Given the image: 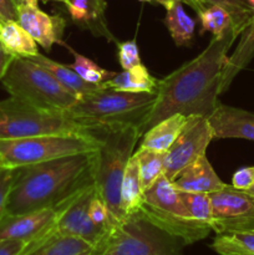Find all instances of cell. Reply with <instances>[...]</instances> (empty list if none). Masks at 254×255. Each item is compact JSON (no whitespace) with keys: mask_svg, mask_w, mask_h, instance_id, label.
I'll return each instance as SVG.
<instances>
[{"mask_svg":"<svg viewBox=\"0 0 254 255\" xmlns=\"http://www.w3.org/2000/svg\"><path fill=\"white\" fill-rule=\"evenodd\" d=\"M239 35L232 29L222 36L213 37L198 56L158 80L156 104L142 126V136L157 122L174 114L207 119L213 114L219 104L228 51Z\"/></svg>","mask_w":254,"mask_h":255,"instance_id":"1","label":"cell"},{"mask_svg":"<svg viewBox=\"0 0 254 255\" xmlns=\"http://www.w3.org/2000/svg\"><path fill=\"white\" fill-rule=\"evenodd\" d=\"M96 151L17 168L5 214L16 216L56 206L94 186Z\"/></svg>","mask_w":254,"mask_h":255,"instance_id":"2","label":"cell"},{"mask_svg":"<svg viewBox=\"0 0 254 255\" xmlns=\"http://www.w3.org/2000/svg\"><path fill=\"white\" fill-rule=\"evenodd\" d=\"M90 132L100 142L95 162V187L109 209L114 227L126 219L121 211V184L141 132L134 125L96 127Z\"/></svg>","mask_w":254,"mask_h":255,"instance_id":"3","label":"cell"},{"mask_svg":"<svg viewBox=\"0 0 254 255\" xmlns=\"http://www.w3.org/2000/svg\"><path fill=\"white\" fill-rule=\"evenodd\" d=\"M156 100L157 92H125L104 86L96 92L82 96L66 112L89 129L134 125L141 132Z\"/></svg>","mask_w":254,"mask_h":255,"instance_id":"4","label":"cell"},{"mask_svg":"<svg viewBox=\"0 0 254 255\" xmlns=\"http://www.w3.org/2000/svg\"><path fill=\"white\" fill-rule=\"evenodd\" d=\"M0 82L10 96L41 109L67 111L80 100L30 57H14Z\"/></svg>","mask_w":254,"mask_h":255,"instance_id":"5","label":"cell"},{"mask_svg":"<svg viewBox=\"0 0 254 255\" xmlns=\"http://www.w3.org/2000/svg\"><path fill=\"white\" fill-rule=\"evenodd\" d=\"M99 138L86 134H45V136L0 138V161L6 168H21L72 154L95 152Z\"/></svg>","mask_w":254,"mask_h":255,"instance_id":"6","label":"cell"},{"mask_svg":"<svg viewBox=\"0 0 254 255\" xmlns=\"http://www.w3.org/2000/svg\"><path fill=\"white\" fill-rule=\"evenodd\" d=\"M90 133L66 111H56L10 96L0 101V138L45 136V134Z\"/></svg>","mask_w":254,"mask_h":255,"instance_id":"7","label":"cell"},{"mask_svg":"<svg viewBox=\"0 0 254 255\" xmlns=\"http://www.w3.org/2000/svg\"><path fill=\"white\" fill-rule=\"evenodd\" d=\"M183 247L179 239L132 214L111 227L91 255H182Z\"/></svg>","mask_w":254,"mask_h":255,"instance_id":"8","label":"cell"},{"mask_svg":"<svg viewBox=\"0 0 254 255\" xmlns=\"http://www.w3.org/2000/svg\"><path fill=\"white\" fill-rule=\"evenodd\" d=\"M209 197L212 231L217 234L254 231V196L227 184Z\"/></svg>","mask_w":254,"mask_h":255,"instance_id":"9","label":"cell"},{"mask_svg":"<svg viewBox=\"0 0 254 255\" xmlns=\"http://www.w3.org/2000/svg\"><path fill=\"white\" fill-rule=\"evenodd\" d=\"M213 132L207 117L191 115L179 136L166 152L163 174L173 182L187 166L204 156L213 139Z\"/></svg>","mask_w":254,"mask_h":255,"instance_id":"10","label":"cell"},{"mask_svg":"<svg viewBox=\"0 0 254 255\" xmlns=\"http://www.w3.org/2000/svg\"><path fill=\"white\" fill-rule=\"evenodd\" d=\"M96 194V187L91 186L81 192L79 197L60 214L51 227L35 242L50 238V237H75L87 242L92 247H96L104 239L109 229L97 227L90 219V202ZM29 243V244H31ZM27 246V244H26Z\"/></svg>","mask_w":254,"mask_h":255,"instance_id":"11","label":"cell"},{"mask_svg":"<svg viewBox=\"0 0 254 255\" xmlns=\"http://www.w3.org/2000/svg\"><path fill=\"white\" fill-rule=\"evenodd\" d=\"M81 192L56 206L16 216L5 214L0 221V239L21 241L26 244L35 242L54 224L62 211H65L81 194Z\"/></svg>","mask_w":254,"mask_h":255,"instance_id":"12","label":"cell"},{"mask_svg":"<svg viewBox=\"0 0 254 255\" xmlns=\"http://www.w3.org/2000/svg\"><path fill=\"white\" fill-rule=\"evenodd\" d=\"M16 21L46 51H50L55 44L65 45L62 37L66 21L60 15L47 14L37 5L19 4Z\"/></svg>","mask_w":254,"mask_h":255,"instance_id":"13","label":"cell"},{"mask_svg":"<svg viewBox=\"0 0 254 255\" xmlns=\"http://www.w3.org/2000/svg\"><path fill=\"white\" fill-rule=\"evenodd\" d=\"M214 138H242L254 141V114L221 102L208 117Z\"/></svg>","mask_w":254,"mask_h":255,"instance_id":"14","label":"cell"},{"mask_svg":"<svg viewBox=\"0 0 254 255\" xmlns=\"http://www.w3.org/2000/svg\"><path fill=\"white\" fill-rule=\"evenodd\" d=\"M174 187L182 192L192 193H213L227 186L212 167L211 162L204 156L187 166L173 181Z\"/></svg>","mask_w":254,"mask_h":255,"instance_id":"15","label":"cell"},{"mask_svg":"<svg viewBox=\"0 0 254 255\" xmlns=\"http://www.w3.org/2000/svg\"><path fill=\"white\" fill-rule=\"evenodd\" d=\"M143 204L162 213L188 218V213L182 202L181 193L164 174L159 176L157 181L143 192ZM193 221V219H192Z\"/></svg>","mask_w":254,"mask_h":255,"instance_id":"16","label":"cell"},{"mask_svg":"<svg viewBox=\"0 0 254 255\" xmlns=\"http://www.w3.org/2000/svg\"><path fill=\"white\" fill-rule=\"evenodd\" d=\"M66 6L75 22L89 29L96 36L106 37L110 41L114 40L105 16V0H67Z\"/></svg>","mask_w":254,"mask_h":255,"instance_id":"17","label":"cell"},{"mask_svg":"<svg viewBox=\"0 0 254 255\" xmlns=\"http://www.w3.org/2000/svg\"><path fill=\"white\" fill-rule=\"evenodd\" d=\"M188 116L174 114L157 122L142 136L141 146L158 152H167L186 125Z\"/></svg>","mask_w":254,"mask_h":255,"instance_id":"18","label":"cell"},{"mask_svg":"<svg viewBox=\"0 0 254 255\" xmlns=\"http://www.w3.org/2000/svg\"><path fill=\"white\" fill-rule=\"evenodd\" d=\"M241 40L237 45L236 50L231 56H228L226 67H224L223 76L221 82V94L226 92L232 85L237 75L246 69L247 65L253 60L254 57V16L251 24L242 32Z\"/></svg>","mask_w":254,"mask_h":255,"instance_id":"19","label":"cell"},{"mask_svg":"<svg viewBox=\"0 0 254 255\" xmlns=\"http://www.w3.org/2000/svg\"><path fill=\"white\" fill-rule=\"evenodd\" d=\"M102 85L116 91L156 94L158 89V80L149 74L146 66L139 64L116 74L114 77L106 80Z\"/></svg>","mask_w":254,"mask_h":255,"instance_id":"20","label":"cell"},{"mask_svg":"<svg viewBox=\"0 0 254 255\" xmlns=\"http://www.w3.org/2000/svg\"><path fill=\"white\" fill-rule=\"evenodd\" d=\"M166 9V22L168 31L177 46H186L193 39L196 20L184 11L181 0H162L159 2Z\"/></svg>","mask_w":254,"mask_h":255,"instance_id":"21","label":"cell"},{"mask_svg":"<svg viewBox=\"0 0 254 255\" xmlns=\"http://www.w3.org/2000/svg\"><path fill=\"white\" fill-rule=\"evenodd\" d=\"M34 61H36L37 64L41 65L44 69H46L60 84L64 87H66L67 90H70L71 92H74L75 95L81 99L85 95H90L92 92H96L97 90H100L101 87H104V85H94L89 84L85 80H82L69 65L60 64V62L54 61L50 57H46L45 55L39 54L36 56L30 57Z\"/></svg>","mask_w":254,"mask_h":255,"instance_id":"22","label":"cell"},{"mask_svg":"<svg viewBox=\"0 0 254 255\" xmlns=\"http://www.w3.org/2000/svg\"><path fill=\"white\" fill-rule=\"evenodd\" d=\"M0 40L5 50L14 57H32L39 54L37 42L16 20L0 21Z\"/></svg>","mask_w":254,"mask_h":255,"instance_id":"23","label":"cell"},{"mask_svg":"<svg viewBox=\"0 0 254 255\" xmlns=\"http://www.w3.org/2000/svg\"><path fill=\"white\" fill-rule=\"evenodd\" d=\"M94 249L91 244L75 237H50L25 246L20 255H79Z\"/></svg>","mask_w":254,"mask_h":255,"instance_id":"24","label":"cell"},{"mask_svg":"<svg viewBox=\"0 0 254 255\" xmlns=\"http://www.w3.org/2000/svg\"><path fill=\"white\" fill-rule=\"evenodd\" d=\"M142 203H143V189L139 178L138 162L132 154L127 163L121 184V211L125 218L136 213Z\"/></svg>","mask_w":254,"mask_h":255,"instance_id":"25","label":"cell"},{"mask_svg":"<svg viewBox=\"0 0 254 255\" xmlns=\"http://www.w3.org/2000/svg\"><path fill=\"white\" fill-rule=\"evenodd\" d=\"M138 162L139 178L143 192L148 189L164 172L166 152H158L141 146L133 153Z\"/></svg>","mask_w":254,"mask_h":255,"instance_id":"26","label":"cell"},{"mask_svg":"<svg viewBox=\"0 0 254 255\" xmlns=\"http://www.w3.org/2000/svg\"><path fill=\"white\" fill-rule=\"evenodd\" d=\"M211 248L219 255H254V231L217 234Z\"/></svg>","mask_w":254,"mask_h":255,"instance_id":"27","label":"cell"},{"mask_svg":"<svg viewBox=\"0 0 254 255\" xmlns=\"http://www.w3.org/2000/svg\"><path fill=\"white\" fill-rule=\"evenodd\" d=\"M198 16L202 24L201 34L208 31L213 34V37H218L228 32L229 30L234 29L233 19H232L231 14L226 9L217 6V5L206 6L199 12Z\"/></svg>","mask_w":254,"mask_h":255,"instance_id":"28","label":"cell"},{"mask_svg":"<svg viewBox=\"0 0 254 255\" xmlns=\"http://www.w3.org/2000/svg\"><path fill=\"white\" fill-rule=\"evenodd\" d=\"M203 7L209 5H217L231 14L233 19L234 29L242 34L247 26L251 24L254 16V9L249 5L248 0H196Z\"/></svg>","mask_w":254,"mask_h":255,"instance_id":"29","label":"cell"},{"mask_svg":"<svg viewBox=\"0 0 254 255\" xmlns=\"http://www.w3.org/2000/svg\"><path fill=\"white\" fill-rule=\"evenodd\" d=\"M64 46L66 47V49H69L75 57L74 62H72L71 65H69V66L71 67L82 80H85V81L89 82V84L101 85L104 84L106 80L111 79V77H114L115 75H116V72L109 71V70L99 66L96 62L90 60L89 57L74 51V50L70 46H67L66 44H65Z\"/></svg>","mask_w":254,"mask_h":255,"instance_id":"30","label":"cell"},{"mask_svg":"<svg viewBox=\"0 0 254 255\" xmlns=\"http://www.w3.org/2000/svg\"><path fill=\"white\" fill-rule=\"evenodd\" d=\"M179 191V189H178ZM181 198L187 209L188 217L198 223L211 227L212 224V203L208 193H192L182 192Z\"/></svg>","mask_w":254,"mask_h":255,"instance_id":"31","label":"cell"},{"mask_svg":"<svg viewBox=\"0 0 254 255\" xmlns=\"http://www.w3.org/2000/svg\"><path fill=\"white\" fill-rule=\"evenodd\" d=\"M117 46H119V60L122 69L127 70L142 64L141 56H139V49L136 40L117 42Z\"/></svg>","mask_w":254,"mask_h":255,"instance_id":"32","label":"cell"},{"mask_svg":"<svg viewBox=\"0 0 254 255\" xmlns=\"http://www.w3.org/2000/svg\"><path fill=\"white\" fill-rule=\"evenodd\" d=\"M89 216L90 219L96 224L97 227H101L104 229H110L112 227L111 222V216H110V212L107 209L106 204L104 203L100 196L96 194L94 196V198L90 202L89 207Z\"/></svg>","mask_w":254,"mask_h":255,"instance_id":"33","label":"cell"},{"mask_svg":"<svg viewBox=\"0 0 254 255\" xmlns=\"http://www.w3.org/2000/svg\"><path fill=\"white\" fill-rule=\"evenodd\" d=\"M17 168H6L0 167V221L6 213L7 199L16 178Z\"/></svg>","mask_w":254,"mask_h":255,"instance_id":"34","label":"cell"},{"mask_svg":"<svg viewBox=\"0 0 254 255\" xmlns=\"http://www.w3.org/2000/svg\"><path fill=\"white\" fill-rule=\"evenodd\" d=\"M232 186L241 191H248L251 187L254 186V166L243 167L234 172L232 178Z\"/></svg>","mask_w":254,"mask_h":255,"instance_id":"35","label":"cell"},{"mask_svg":"<svg viewBox=\"0 0 254 255\" xmlns=\"http://www.w3.org/2000/svg\"><path fill=\"white\" fill-rule=\"evenodd\" d=\"M26 243L12 239H0V255H20Z\"/></svg>","mask_w":254,"mask_h":255,"instance_id":"36","label":"cell"},{"mask_svg":"<svg viewBox=\"0 0 254 255\" xmlns=\"http://www.w3.org/2000/svg\"><path fill=\"white\" fill-rule=\"evenodd\" d=\"M16 0H0V21L17 20Z\"/></svg>","mask_w":254,"mask_h":255,"instance_id":"37","label":"cell"},{"mask_svg":"<svg viewBox=\"0 0 254 255\" xmlns=\"http://www.w3.org/2000/svg\"><path fill=\"white\" fill-rule=\"evenodd\" d=\"M12 59H14V56L10 55L9 52L5 50L4 45H2L1 40H0V80L2 79V76H4L5 72H6L7 67H9Z\"/></svg>","mask_w":254,"mask_h":255,"instance_id":"38","label":"cell"},{"mask_svg":"<svg viewBox=\"0 0 254 255\" xmlns=\"http://www.w3.org/2000/svg\"><path fill=\"white\" fill-rule=\"evenodd\" d=\"M156 1H157V2H161L162 0H156ZM181 1L183 2V4H187V5H189V6H191L192 9H193V10H196V11L198 12V14H199V12L202 11V10L204 9V7L202 6V5H199L198 2L196 1V0H181Z\"/></svg>","mask_w":254,"mask_h":255,"instance_id":"39","label":"cell"},{"mask_svg":"<svg viewBox=\"0 0 254 255\" xmlns=\"http://www.w3.org/2000/svg\"><path fill=\"white\" fill-rule=\"evenodd\" d=\"M37 1H40V0H17V4L37 5ZM42 1H57V2H62V4L65 5L67 4V0H42Z\"/></svg>","mask_w":254,"mask_h":255,"instance_id":"40","label":"cell"},{"mask_svg":"<svg viewBox=\"0 0 254 255\" xmlns=\"http://www.w3.org/2000/svg\"><path fill=\"white\" fill-rule=\"evenodd\" d=\"M247 192H248V193H251L252 196H254V186H253V187H251V188H249L248 191H247Z\"/></svg>","mask_w":254,"mask_h":255,"instance_id":"41","label":"cell"},{"mask_svg":"<svg viewBox=\"0 0 254 255\" xmlns=\"http://www.w3.org/2000/svg\"><path fill=\"white\" fill-rule=\"evenodd\" d=\"M248 2H249V5H251V6L254 9V0H248Z\"/></svg>","mask_w":254,"mask_h":255,"instance_id":"42","label":"cell"},{"mask_svg":"<svg viewBox=\"0 0 254 255\" xmlns=\"http://www.w3.org/2000/svg\"><path fill=\"white\" fill-rule=\"evenodd\" d=\"M91 252H92V251L85 252V253H81V254H79V255H91Z\"/></svg>","mask_w":254,"mask_h":255,"instance_id":"43","label":"cell"},{"mask_svg":"<svg viewBox=\"0 0 254 255\" xmlns=\"http://www.w3.org/2000/svg\"><path fill=\"white\" fill-rule=\"evenodd\" d=\"M139 1H146V2H149V1H152V0H139Z\"/></svg>","mask_w":254,"mask_h":255,"instance_id":"44","label":"cell"},{"mask_svg":"<svg viewBox=\"0 0 254 255\" xmlns=\"http://www.w3.org/2000/svg\"><path fill=\"white\" fill-rule=\"evenodd\" d=\"M0 167H2V166H1V161H0Z\"/></svg>","mask_w":254,"mask_h":255,"instance_id":"45","label":"cell"},{"mask_svg":"<svg viewBox=\"0 0 254 255\" xmlns=\"http://www.w3.org/2000/svg\"><path fill=\"white\" fill-rule=\"evenodd\" d=\"M16 1H17V0H16Z\"/></svg>","mask_w":254,"mask_h":255,"instance_id":"46","label":"cell"}]
</instances>
